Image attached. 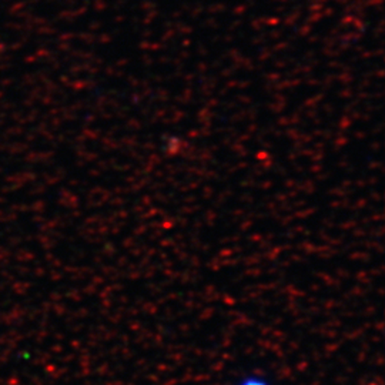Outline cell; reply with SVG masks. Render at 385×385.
<instances>
[{
  "label": "cell",
  "instance_id": "6da1fadb",
  "mask_svg": "<svg viewBox=\"0 0 385 385\" xmlns=\"http://www.w3.org/2000/svg\"><path fill=\"white\" fill-rule=\"evenodd\" d=\"M236 385H271V382L262 375L249 374L244 378H241Z\"/></svg>",
  "mask_w": 385,
  "mask_h": 385
}]
</instances>
